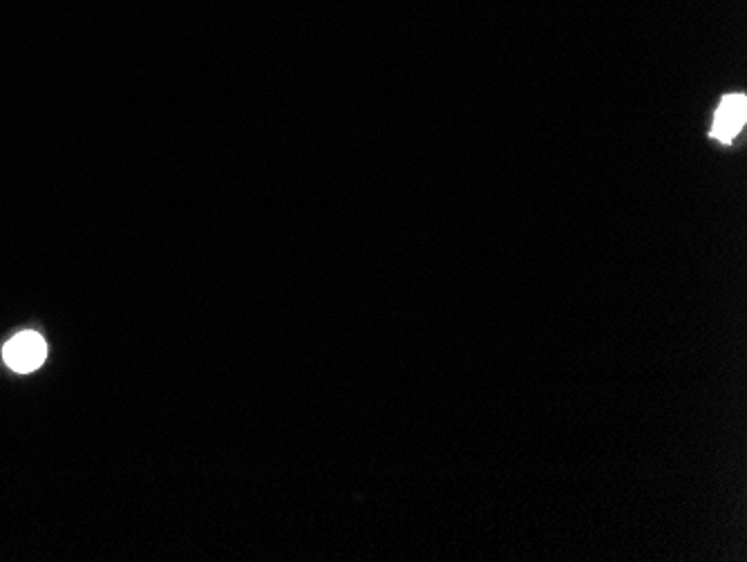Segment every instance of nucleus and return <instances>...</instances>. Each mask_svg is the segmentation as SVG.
<instances>
[{
	"label": "nucleus",
	"instance_id": "f03ea898",
	"mask_svg": "<svg viewBox=\"0 0 747 562\" xmlns=\"http://www.w3.org/2000/svg\"><path fill=\"white\" fill-rule=\"evenodd\" d=\"M745 115H747V99L743 95H727L716 110L712 137H716L718 142H723V144H730L732 139L741 133V128L745 124Z\"/></svg>",
	"mask_w": 747,
	"mask_h": 562
},
{
	"label": "nucleus",
	"instance_id": "f257e3e1",
	"mask_svg": "<svg viewBox=\"0 0 747 562\" xmlns=\"http://www.w3.org/2000/svg\"><path fill=\"white\" fill-rule=\"evenodd\" d=\"M45 357H47V345L43 341V336L36 332H23V334L14 336V339L5 345V350H3L5 363L9 365V368L21 374L41 368Z\"/></svg>",
	"mask_w": 747,
	"mask_h": 562
}]
</instances>
